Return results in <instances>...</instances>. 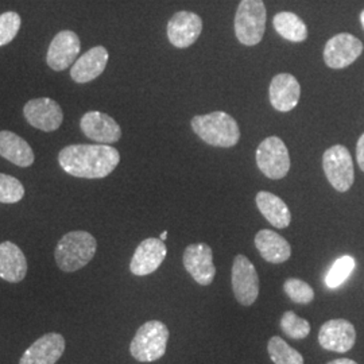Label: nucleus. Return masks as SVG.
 I'll list each match as a JSON object with an SVG mask.
<instances>
[{"mask_svg":"<svg viewBox=\"0 0 364 364\" xmlns=\"http://www.w3.org/2000/svg\"><path fill=\"white\" fill-rule=\"evenodd\" d=\"M203 31V21L195 13L174 14L168 23V38L178 49H186L195 43Z\"/></svg>","mask_w":364,"mask_h":364,"instance_id":"dca6fc26","label":"nucleus"},{"mask_svg":"<svg viewBox=\"0 0 364 364\" xmlns=\"http://www.w3.org/2000/svg\"><path fill=\"white\" fill-rule=\"evenodd\" d=\"M192 129L205 144L218 147H234L240 139V130L234 117L223 111L192 119Z\"/></svg>","mask_w":364,"mask_h":364,"instance_id":"7ed1b4c3","label":"nucleus"},{"mask_svg":"<svg viewBox=\"0 0 364 364\" xmlns=\"http://www.w3.org/2000/svg\"><path fill=\"white\" fill-rule=\"evenodd\" d=\"M328 364H358L355 360L352 359H347V358H341V359H336V360H332Z\"/></svg>","mask_w":364,"mask_h":364,"instance_id":"2f4dec72","label":"nucleus"},{"mask_svg":"<svg viewBox=\"0 0 364 364\" xmlns=\"http://www.w3.org/2000/svg\"><path fill=\"white\" fill-rule=\"evenodd\" d=\"M255 246L260 257L274 264L287 262L291 255V247L287 239L272 230H260L255 235Z\"/></svg>","mask_w":364,"mask_h":364,"instance_id":"4be33fe9","label":"nucleus"},{"mask_svg":"<svg viewBox=\"0 0 364 364\" xmlns=\"http://www.w3.org/2000/svg\"><path fill=\"white\" fill-rule=\"evenodd\" d=\"M269 356L274 364H304V358L279 336H274L267 343Z\"/></svg>","mask_w":364,"mask_h":364,"instance_id":"393cba45","label":"nucleus"},{"mask_svg":"<svg viewBox=\"0 0 364 364\" xmlns=\"http://www.w3.org/2000/svg\"><path fill=\"white\" fill-rule=\"evenodd\" d=\"M281 328L287 336L294 340H302L311 333V324L291 311L284 313L281 318Z\"/></svg>","mask_w":364,"mask_h":364,"instance_id":"cd10ccee","label":"nucleus"},{"mask_svg":"<svg viewBox=\"0 0 364 364\" xmlns=\"http://www.w3.org/2000/svg\"><path fill=\"white\" fill-rule=\"evenodd\" d=\"M169 336V329L162 321L144 323L131 341V356L141 363L156 362L165 355Z\"/></svg>","mask_w":364,"mask_h":364,"instance_id":"20e7f679","label":"nucleus"},{"mask_svg":"<svg viewBox=\"0 0 364 364\" xmlns=\"http://www.w3.org/2000/svg\"><path fill=\"white\" fill-rule=\"evenodd\" d=\"M323 168L329 183L338 192H347L355 180L353 162L347 147L336 144L326 150L323 156Z\"/></svg>","mask_w":364,"mask_h":364,"instance_id":"423d86ee","label":"nucleus"},{"mask_svg":"<svg viewBox=\"0 0 364 364\" xmlns=\"http://www.w3.org/2000/svg\"><path fill=\"white\" fill-rule=\"evenodd\" d=\"M232 290L235 299L251 306L259 296V277L257 269L245 255H236L232 264Z\"/></svg>","mask_w":364,"mask_h":364,"instance_id":"6e6552de","label":"nucleus"},{"mask_svg":"<svg viewBox=\"0 0 364 364\" xmlns=\"http://www.w3.org/2000/svg\"><path fill=\"white\" fill-rule=\"evenodd\" d=\"M257 207L264 219L275 228H287L291 221V213L285 201L270 192H259L257 195Z\"/></svg>","mask_w":364,"mask_h":364,"instance_id":"5701e85b","label":"nucleus"},{"mask_svg":"<svg viewBox=\"0 0 364 364\" xmlns=\"http://www.w3.org/2000/svg\"><path fill=\"white\" fill-rule=\"evenodd\" d=\"M257 165L267 178H284L290 170L287 144L278 136L266 138L257 149Z\"/></svg>","mask_w":364,"mask_h":364,"instance_id":"0eeeda50","label":"nucleus"},{"mask_svg":"<svg viewBox=\"0 0 364 364\" xmlns=\"http://www.w3.org/2000/svg\"><path fill=\"white\" fill-rule=\"evenodd\" d=\"M81 49V42L77 34L70 30L60 31L48 49L46 63L53 70L61 72L76 63L78 53Z\"/></svg>","mask_w":364,"mask_h":364,"instance_id":"f8f14e48","label":"nucleus"},{"mask_svg":"<svg viewBox=\"0 0 364 364\" xmlns=\"http://www.w3.org/2000/svg\"><path fill=\"white\" fill-rule=\"evenodd\" d=\"M185 270L192 275L198 285L208 287L216 275V267L213 264L212 248L205 243H195L185 248L183 252Z\"/></svg>","mask_w":364,"mask_h":364,"instance_id":"9d476101","label":"nucleus"},{"mask_svg":"<svg viewBox=\"0 0 364 364\" xmlns=\"http://www.w3.org/2000/svg\"><path fill=\"white\" fill-rule=\"evenodd\" d=\"M168 248L165 242L156 237H149L139 243L130 262L131 273L144 277L154 273L166 258Z\"/></svg>","mask_w":364,"mask_h":364,"instance_id":"ddd939ff","label":"nucleus"},{"mask_svg":"<svg viewBox=\"0 0 364 364\" xmlns=\"http://www.w3.org/2000/svg\"><path fill=\"white\" fill-rule=\"evenodd\" d=\"M108 52L105 46H95L82 54L70 69V77L75 82L85 84L99 77L108 64Z\"/></svg>","mask_w":364,"mask_h":364,"instance_id":"6ab92c4d","label":"nucleus"},{"mask_svg":"<svg viewBox=\"0 0 364 364\" xmlns=\"http://www.w3.org/2000/svg\"><path fill=\"white\" fill-rule=\"evenodd\" d=\"M0 156L19 168L31 166L36 159L31 146L11 131H0Z\"/></svg>","mask_w":364,"mask_h":364,"instance_id":"412c9836","label":"nucleus"},{"mask_svg":"<svg viewBox=\"0 0 364 364\" xmlns=\"http://www.w3.org/2000/svg\"><path fill=\"white\" fill-rule=\"evenodd\" d=\"M23 115L28 124L45 132H52L63 124L64 112L57 102L49 97H39L27 102Z\"/></svg>","mask_w":364,"mask_h":364,"instance_id":"1a4fd4ad","label":"nucleus"},{"mask_svg":"<svg viewBox=\"0 0 364 364\" xmlns=\"http://www.w3.org/2000/svg\"><path fill=\"white\" fill-rule=\"evenodd\" d=\"M119 162V151L108 144H70L58 154V164L64 171L87 180L105 178L117 169Z\"/></svg>","mask_w":364,"mask_h":364,"instance_id":"f257e3e1","label":"nucleus"},{"mask_svg":"<svg viewBox=\"0 0 364 364\" xmlns=\"http://www.w3.org/2000/svg\"><path fill=\"white\" fill-rule=\"evenodd\" d=\"M363 53V43L355 36L341 33L326 42L324 61L332 69H343L353 64Z\"/></svg>","mask_w":364,"mask_h":364,"instance_id":"9b49d317","label":"nucleus"},{"mask_svg":"<svg viewBox=\"0 0 364 364\" xmlns=\"http://www.w3.org/2000/svg\"><path fill=\"white\" fill-rule=\"evenodd\" d=\"M360 22H362V26H363L364 28V10L360 13Z\"/></svg>","mask_w":364,"mask_h":364,"instance_id":"72a5a7b5","label":"nucleus"},{"mask_svg":"<svg viewBox=\"0 0 364 364\" xmlns=\"http://www.w3.org/2000/svg\"><path fill=\"white\" fill-rule=\"evenodd\" d=\"M21 25L22 19L19 14L9 11L0 15V46L9 45L16 37Z\"/></svg>","mask_w":364,"mask_h":364,"instance_id":"c756f323","label":"nucleus"},{"mask_svg":"<svg viewBox=\"0 0 364 364\" xmlns=\"http://www.w3.org/2000/svg\"><path fill=\"white\" fill-rule=\"evenodd\" d=\"M25 197V188L18 178L0 173V203L15 204Z\"/></svg>","mask_w":364,"mask_h":364,"instance_id":"bb28decb","label":"nucleus"},{"mask_svg":"<svg viewBox=\"0 0 364 364\" xmlns=\"http://www.w3.org/2000/svg\"><path fill=\"white\" fill-rule=\"evenodd\" d=\"M64 351V336L60 333H46L27 348L19 364H55L61 359Z\"/></svg>","mask_w":364,"mask_h":364,"instance_id":"f3484780","label":"nucleus"},{"mask_svg":"<svg viewBox=\"0 0 364 364\" xmlns=\"http://www.w3.org/2000/svg\"><path fill=\"white\" fill-rule=\"evenodd\" d=\"M166 237H168V231H164V232L161 234V237H159V239L165 242V240H166Z\"/></svg>","mask_w":364,"mask_h":364,"instance_id":"473e14b6","label":"nucleus"},{"mask_svg":"<svg viewBox=\"0 0 364 364\" xmlns=\"http://www.w3.org/2000/svg\"><path fill=\"white\" fill-rule=\"evenodd\" d=\"M356 341V331L350 321L343 318L329 320L320 328L318 343L328 351L344 353L351 350Z\"/></svg>","mask_w":364,"mask_h":364,"instance_id":"2eb2a0df","label":"nucleus"},{"mask_svg":"<svg viewBox=\"0 0 364 364\" xmlns=\"http://www.w3.org/2000/svg\"><path fill=\"white\" fill-rule=\"evenodd\" d=\"M27 260L23 251L11 242L0 243V278L18 284L25 279Z\"/></svg>","mask_w":364,"mask_h":364,"instance_id":"aec40b11","label":"nucleus"},{"mask_svg":"<svg viewBox=\"0 0 364 364\" xmlns=\"http://www.w3.org/2000/svg\"><path fill=\"white\" fill-rule=\"evenodd\" d=\"M355 266H356V262L350 255H344V257L338 258L332 264L329 272L326 273V287L329 289H336V287H341L348 279V277L351 275Z\"/></svg>","mask_w":364,"mask_h":364,"instance_id":"a878e982","label":"nucleus"},{"mask_svg":"<svg viewBox=\"0 0 364 364\" xmlns=\"http://www.w3.org/2000/svg\"><path fill=\"white\" fill-rule=\"evenodd\" d=\"M284 290L287 297L296 304H311L314 299V291L309 284L297 278H289L284 284Z\"/></svg>","mask_w":364,"mask_h":364,"instance_id":"c85d7f7f","label":"nucleus"},{"mask_svg":"<svg viewBox=\"0 0 364 364\" xmlns=\"http://www.w3.org/2000/svg\"><path fill=\"white\" fill-rule=\"evenodd\" d=\"M97 242L90 232L72 231L64 235L54 251L58 267L65 273H73L85 267L95 257Z\"/></svg>","mask_w":364,"mask_h":364,"instance_id":"f03ea898","label":"nucleus"},{"mask_svg":"<svg viewBox=\"0 0 364 364\" xmlns=\"http://www.w3.org/2000/svg\"><path fill=\"white\" fill-rule=\"evenodd\" d=\"M301 96L297 78L289 73L277 75L270 84V103L279 112H289L296 108Z\"/></svg>","mask_w":364,"mask_h":364,"instance_id":"a211bd4d","label":"nucleus"},{"mask_svg":"<svg viewBox=\"0 0 364 364\" xmlns=\"http://www.w3.org/2000/svg\"><path fill=\"white\" fill-rule=\"evenodd\" d=\"M80 127L87 138L97 144H115L122 138V129L117 120L99 111L84 114L80 120Z\"/></svg>","mask_w":364,"mask_h":364,"instance_id":"4468645a","label":"nucleus"},{"mask_svg":"<svg viewBox=\"0 0 364 364\" xmlns=\"http://www.w3.org/2000/svg\"><path fill=\"white\" fill-rule=\"evenodd\" d=\"M274 28L282 38L291 42H304L308 38V28L299 15L293 13L277 14L274 16Z\"/></svg>","mask_w":364,"mask_h":364,"instance_id":"b1692460","label":"nucleus"},{"mask_svg":"<svg viewBox=\"0 0 364 364\" xmlns=\"http://www.w3.org/2000/svg\"><path fill=\"white\" fill-rule=\"evenodd\" d=\"M356 158H358L359 168L364 171V134L359 138V141H358V146H356Z\"/></svg>","mask_w":364,"mask_h":364,"instance_id":"7c9ffc66","label":"nucleus"},{"mask_svg":"<svg viewBox=\"0 0 364 364\" xmlns=\"http://www.w3.org/2000/svg\"><path fill=\"white\" fill-rule=\"evenodd\" d=\"M266 30V7L263 0H242L235 16V34L246 46L258 45Z\"/></svg>","mask_w":364,"mask_h":364,"instance_id":"39448f33","label":"nucleus"}]
</instances>
